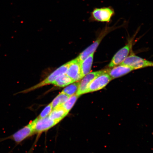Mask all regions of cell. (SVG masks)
I'll return each mask as SVG.
<instances>
[{"mask_svg": "<svg viewBox=\"0 0 153 153\" xmlns=\"http://www.w3.org/2000/svg\"><path fill=\"white\" fill-rule=\"evenodd\" d=\"M90 22L110 23L115 15L114 10L111 6L95 7L91 13Z\"/></svg>", "mask_w": 153, "mask_h": 153, "instance_id": "6da1fadb", "label": "cell"}, {"mask_svg": "<svg viewBox=\"0 0 153 153\" xmlns=\"http://www.w3.org/2000/svg\"><path fill=\"white\" fill-rule=\"evenodd\" d=\"M69 65V62H67L63 65L59 67L55 71H53L51 74L48 76L45 79L43 80L40 83L31 87L25 90L19 92L14 94L16 95L20 93H26L29 92L34 90L38 88L43 87L44 86L46 85L53 83L56 78L59 76L66 74L68 70V67Z\"/></svg>", "mask_w": 153, "mask_h": 153, "instance_id": "7a4b0ae2", "label": "cell"}, {"mask_svg": "<svg viewBox=\"0 0 153 153\" xmlns=\"http://www.w3.org/2000/svg\"><path fill=\"white\" fill-rule=\"evenodd\" d=\"M34 133L32 122L10 136L0 139V142L7 139H11L18 144Z\"/></svg>", "mask_w": 153, "mask_h": 153, "instance_id": "3957f363", "label": "cell"}, {"mask_svg": "<svg viewBox=\"0 0 153 153\" xmlns=\"http://www.w3.org/2000/svg\"><path fill=\"white\" fill-rule=\"evenodd\" d=\"M133 39L129 40L125 46L122 48L116 53L113 57L108 67L111 68L118 65L123 62L132 52L133 44Z\"/></svg>", "mask_w": 153, "mask_h": 153, "instance_id": "277c9868", "label": "cell"}, {"mask_svg": "<svg viewBox=\"0 0 153 153\" xmlns=\"http://www.w3.org/2000/svg\"><path fill=\"white\" fill-rule=\"evenodd\" d=\"M120 64L125 65L135 70L153 67V62L141 58L131 53Z\"/></svg>", "mask_w": 153, "mask_h": 153, "instance_id": "5b68a950", "label": "cell"}, {"mask_svg": "<svg viewBox=\"0 0 153 153\" xmlns=\"http://www.w3.org/2000/svg\"><path fill=\"white\" fill-rule=\"evenodd\" d=\"M106 71L96 77L89 86L87 93L98 91L104 88L112 80L111 78Z\"/></svg>", "mask_w": 153, "mask_h": 153, "instance_id": "8992f818", "label": "cell"}, {"mask_svg": "<svg viewBox=\"0 0 153 153\" xmlns=\"http://www.w3.org/2000/svg\"><path fill=\"white\" fill-rule=\"evenodd\" d=\"M112 28L109 27H105L101 32L98 38L91 45L88 47L82 52L78 57H76L80 62L83 61L92 53H94L98 48L99 45L102 41L103 38L109 32Z\"/></svg>", "mask_w": 153, "mask_h": 153, "instance_id": "52a82bcc", "label": "cell"}, {"mask_svg": "<svg viewBox=\"0 0 153 153\" xmlns=\"http://www.w3.org/2000/svg\"><path fill=\"white\" fill-rule=\"evenodd\" d=\"M34 133H41L51 128L57 124L56 122L49 117H37L32 121Z\"/></svg>", "mask_w": 153, "mask_h": 153, "instance_id": "ba28073f", "label": "cell"}, {"mask_svg": "<svg viewBox=\"0 0 153 153\" xmlns=\"http://www.w3.org/2000/svg\"><path fill=\"white\" fill-rule=\"evenodd\" d=\"M107 69L99 71L90 72L82 78L79 82V88L76 94L78 96L87 93V90L90 84L94 78L103 73L106 71Z\"/></svg>", "mask_w": 153, "mask_h": 153, "instance_id": "9c48e42d", "label": "cell"}, {"mask_svg": "<svg viewBox=\"0 0 153 153\" xmlns=\"http://www.w3.org/2000/svg\"><path fill=\"white\" fill-rule=\"evenodd\" d=\"M74 82L79 81L82 77L81 69V62L77 58L69 62V65L66 73Z\"/></svg>", "mask_w": 153, "mask_h": 153, "instance_id": "30bf717a", "label": "cell"}, {"mask_svg": "<svg viewBox=\"0 0 153 153\" xmlns=\"http://www.w3.org/2000/svg\"><path fill=\"white\" fill-rule=\"evenodd\" d=\"M134 70L133 69L125 65L120 64L108 69L107 73L112 80L123 76Z\"/></svg>", "mask_w": 153, "mask_h": 153, "instance_id": "8fae6325", "label": "cell"}, {"mask_svg": "<svg viewBox=\"0 0 153 153\" xmlns=\"http://www.w3.org/2000/svg\"><path fill=\"white\" fill-rule=\"evenodd\" d=\"M68 113L63 108L62 106L57 107L53 109L52 111L49 116L51 118L57 123L67 116Z\"/></svg>", "mask_w": 153, "mask_h": 153, "instance_id": "7c38bea8", "label": "cell"}, {"mask_svg": "<svg viewBox=\"0 0 153 153\" xmlns=\"http://www.w3.org/2000/svg\"><path fill=\"white\" fill-rule=\"evenodd\" d=\"M94 53H92L81 62V74L83 78L90 72L92 66Z\"/></svg>", "mask_w": 153, "mask_h": 153, "instance_id": "4fadbf2b", "label": "cell"}, {"mask_svg": "<svg viewBox=\"0 0 153 153\" xmlns=\"http://www.w3.org/2000/svg\"><path fill=\"white\" fill-rule=\"evenodd\" d=\"M74 82L66 74L57 77L53 82V85L59 87H64L74 83Z\"/></svg>", "mask_w": 153, "mask_h": 153, "instance_id": "5bb4252c", "label": "cell"}, {"mask_svg": "<svg viewBox=\"0 0 153 153\" xmlns=\"http://www.w3.org/2000/svg\"><path fill=\"white\" fill-rule=\"evenodd\" d=\"M79 82L78 81L70 84L66 86V87L63 90L62 93L69 97L76 94L79 88Z\"/></svg>", "mask_w": 153, "mask_h": 153, "instance_id": "9a60e30c", "label": "cell"}, {"mask_svg": "<svg viewBox=\"0 0 153 153\" xmlns=\"http://www.w3.org/2000/svg\"><path fill=\"white\" fill-rule=\"evenodd\" d=\"M69 97L61 92L57 96L51 103L53 109L62 106L66 102Z\"/></svg>", "mask_w": 153, "mask_h": 153, "instance_id": "2e32d148", "label": "cell"}, {"mask_svg": "<svg viewBox=\"0 0 153 153\" xmlns=\"http://www.w3.org/2000/svg\"><path fill=\"white\" fill-rule=\"evenodd\" d=\"M79 97L75 94L69 97L68 100L62 105L63 108L68 113L75 104Z\"/></svg>", "mask_w": 153, "mask_h": 153, "instance_id": "e0dca14e", "label": "cell"}, {"mask_svg": "<svg viewBox=\"0 0 153 153\" xmlns=\"http://www.w3.org/2000/svg\"><path fill=\"white\" fill-rule=\"evenodd\" d=\"M53 108L51 104H50L48 105L44 109L41 114L39 115L38 117L40 118H43L47 117L49 116L50 114L52 111Z\"/></svg>", "mask_w": 153, "mask_h": 153, "instance_id": "ac0fdd59", "label": "cell"}]
</instances>
